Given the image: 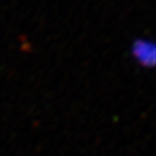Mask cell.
Masks as SVG:
<instances>
[{"label": "cell", "mask_w": 156, "mask_h": 156, "mask_svg": "<svg viewBox=\"0 0 156 156\" xmlns=\"http://www.w3.org/2000/svg\"><path fill=\"white\" fill-rule=\"evenodd\" d=\"M132 54L138 63L145 68L154 67L156 59L154 42L145 39H136L132 44Z\"/></svg>", "instance_id": "cell-1"}]
</instances>
